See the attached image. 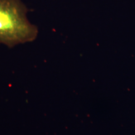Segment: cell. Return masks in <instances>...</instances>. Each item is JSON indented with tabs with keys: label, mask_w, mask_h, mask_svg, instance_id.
Here are the masks:
<instances>
[{
	"label": "cell",
	"mask_w": 135,
	"mask_h": 135,
	"mask_svg": "<svg viewBox=\"0 0 135 135\" xmlns=\"http://www.w3.org/2000/svg\"><path fill=\"white\" fill-rule=\"evenodd\" d=\"M23 0H0V44L9 48L32 42L38 29L28 17Z\"/></svg>",
	"instance_id": "6da1fadb"
}]
</instances>
